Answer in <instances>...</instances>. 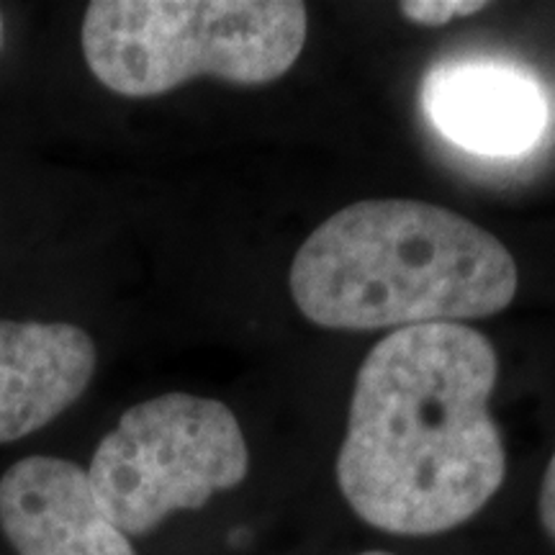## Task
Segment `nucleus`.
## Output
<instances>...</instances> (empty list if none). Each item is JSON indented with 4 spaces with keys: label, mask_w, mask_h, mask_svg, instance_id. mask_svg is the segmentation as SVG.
Instances as JSON below:
<instances>
[{
    "label": "nucleus",
    "mask_w": 555,
    "mask_h": 555,
    "mask_svg": "<svg viewBox=\"0 0 555 555\" xmlns=\"http://www.w3.org/2000/svg\"><path fill=\"white\" fill-rule=\"evenodd\" d=\"M499 358L466 324L397 330L371 347L352 388L337 483L388 535L433 538L502 489L506 450L489 412Z\"/></svg>",
    "instance_id": "obj_1"
},
{
    "label": "nucleus",
    "mask_w": 555,
    "mask_h": 555,
    "mask_svg": "<svg viewBox=\"0 0 555 555\" xmlns=\"http://www.w3.org/2000/svg\"><path fill=\"white\" fill-rule=\"evenodd\" d=\"M291 296L311 324L371 332L461 324L515 301L519 270L483 227L414 198H367L298 247Z\"/></svg>",
    "instance_id": "obj_2"
},
{
    "label": "nucleus",
    "mask_w": 555,
    "mask_h": 555,
    "mask_svg": "<svg viewBox=\"0 0 555 555\" xmlns=\"http://www.w3.org/2000/svg\"><path fill=\"white\" fill-rule=\"evenodd\" d=\"M307 31L294 0H95L80 41L103 88L155 99L196 78L268 86L296 65Z\"/></svg>",
    "instance_id": "obj_3"
},
{
    "label": "nucleus",
    "mask_w": 555,
    "mask_h": 555,
    "mask_svg": "<svg viewBox=\"0 0 555 555\" xmlns=\"http://www.w3.org/2000/svg\"><path fill=\"white\" fill-rule=\"evenodd\" d=\"M86 474L103 512L131 540L237 489L249 474V448L227 404L165 393L124 412Z\"/></svg>",
    "instance_id": "obj_4"
},
{
    "label": "nucleus",
    "mask_w": 555,
    "mask_h": 555,
    "mask_svg": "<svg viewBox=\"0 0 555 555\" xmlns=\"http://www.w3.org/2000/svg\"><path fill=\"white\" fill-rule=\"evenodd\" d=\"M0 530L16 555H137L78 463L29 455L0 478Z\"/></svg>",
    "instance_id": "obj_5"
},
{
    "label": "nucleus",
    "mask_w": 555,
    "mask_h": 555,
    "mask_svg": "<svg viewBox=\"0 0 555 555\" xmlns=\"http://www.w3.org/2000/svg\"><path fill=\"white\" fill-rule=\"evenodd\" d=\"M422 103L442 137L486 157H515L543 134L547 103L538 82L517 69L468 62L437 67Z\"/></svg>",
    "instance_id": "obj_6"
},
{
    "label": "nucleus",
    "mask_w": 555,
    "mask_h": 555,
    "mask_svg": "<svg viewBox=\"0 0 555 555\" xmlns=\"http://www.w3.org/2000/svg\"><path fill=\"white\" fill-rule=\"evenodd\" d=\"M95 363V343L75 324L0 319V442L29 437L67 412Z\"/></svg>",
    "instance_id": "obj_7"
},
{
    "label": "nucleus",
    "mask_w": 555,
    "mask_h": 555,
    "mask_svg": "<svg viewBox=\"0 0 555 555\" xmlns=\"http://www.w3.org/2000/svg\"><path fill=\"white\" fill-rule=\"evenodd\" d=\"M486 5L483 0H406V3H399L401 16L412 24L420 26H446L455 18H466L481 13Z\"/></svg>",
    "instance_id": "obj_8"
},
{
    "label": "nucleus",
    "mask_w": 555,
    "mask_h": 555,
    "mask_svg": "<svg viewBox=\"0 0 555 555\" xmlns=\"http://www.w3.org/2000/svg\"><path fill=\"white\" fill-rule=\"evenodd\" d=\"M538 517H540V527L545 530V535L555 543V453L551 455V463H547L543 481H540Z\"/></svg>",
    "instance_id": "obj_9"
},
{
    "label": "nucleus",
    "mask_w": 555,
    "mask_h": 555,
    "mask_svg": "<svg viewBox=\"0 0 555 555\" xmlns=\"http://www.w3.org/2000/svg\"><path fill=\"white\" fill-rule=\"evenodd\" d=\"M358 555H397V553H388V551H365V553H358Z\"/></svg>",
    "instance_id": "obj_10"
},
{
    "label": "nucleus",
    "mask_w": 555,
    "mask_h": 555,
    "mask_svg": "<svg viewBox=\"0 0 555 555\" xmlns=\"http://www.w3.org/2000/svg\"><path fill=\"white\" fill-rule=\"evenodd\" d=\"M0 47H3V16H0Z\"/></svg>",
    "instance_id": "obj_11"
}]
</instances>
